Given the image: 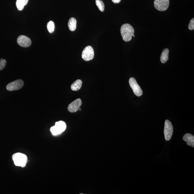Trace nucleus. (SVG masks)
<instances>
[{"label":"nucleus","instance_id":"4468645a","mask_svg":"<svg viewBox=\"0 0 194 194\" xmlns=\"http://www.w3.org/2000/svg\"><path fill=\"white\" fill-rule=\"evenodd\" d=\"M77 21L75 18H71L68 23V26L70 30L72 31H74L76 28Z\"/></svg>","mask_w":194,"mask_h":194},{"label":"nucleus","instance_id":"f3484780","mask_svg":"<svg viewBox=\"0 0 194 194\" xmlns=\"http://www.w3.org/2000/svg\"><path fill=\"white\" fill-rule=\"evenodd\" d=\"M47 28L49 32L50 33H53L55 29V25L54 22L52 21H49L47 24Z\"/></svg>","mask_w":194,"mask_h":194},{"label":"nucleus","instance_id":"4be33fe9","mask_svg":"<svg viewBox=\"0 0 194 194\" xmlns=\"http://www.w3.org/2000/svg\"><path fill=\"white\" fill-rule=\"evenodd\" d=\"M134 36H134V35H132V37H134Z\"/></svg>","mask_w":194,"mask_h":194},{"label":"nucleus","instance_id":"9d476101","mask_svg":"<svg viewBox=\"0 0 194 194\" xmlns=\"http://www.w3.org/2000/svg\"><path fill=\"white\" fill-rule=\"evenodd\" d=\"M82 104V102L80 98L75 100L68 106V110L71 113H75L78 111Z\"/></svg>","mask_w":194,"mask_h":194},{"label":"nucleus","instance_id":"f257e3e1","mask_svg":"<svg viewBox=\"0 0 194 194\" xmlns=\"http://www.w3.org/2000/svg\"><path fill=\"white\" fill-rule=\"evenodd\" d=\"M120 32L123 39L125 42L130 41L132 35H134V30L131 25L128 23L123 25L120 28Z\"/></svg>","mask_w":194,"mask_h":194},{"label":"nucleus","instance_id":"dca6fc26","mask_svg":"<svg viewBox=\"0 0 194 194\" xmlns=\"http://www.w3.org/2000/svg\"><path fill=\"white\" fill-rule=\"evenodd\" d=\"M96 4L100 11L103 12L104 10V4L101 0H96Z\"/></svg>","mask_w":194,"mask_h":194},{"label":"nucleus","instance_id":"6ab92c4d","mask_svg":"<svg viewBox=\"0 0 194 194\" xmlns=\"http://www.w3.org/2000/svg\"><path fill=\"white\" fill-rule=\"evenodd\" d=\"M189 29L190 30H194V18H192L190 21L189 24L188 25Z\"/></svg>","mask_w":194,"mask_h":194},{"label":"nucleus","instance_id":"ddd939ff","mask_svg":"<svg viewBox=\"0 0 194 194\" xmlns=\"http://www.w3.org/2000/svg\"><path fill=\"white\" fill-rule=\"evenodd\" d=\"M82 83V81L81 80H77L71 85V89L74 91H78L81 88Z\"/></svg>","mask_w":194,"mask_h":194},{"label":"nucleus","instance_id":"6e6552de","mask_svg":"<svg viewBox=\"0 0 194 194\" xmlns=\"http://www.w3.org/2000/svg\"><path fill=\"white\" fill-rule=\"evenodd\" d=\"M23 85L24 82L22 80H16L8 83L6 86V89L9 91L19 90L23 87Z\"/></svg>","mask_w":194,"mask_h":194},{"label":"nucleus","instance_id":"a211bd4d","mask_svg":"<svg viewBox=\"0 0 194 194\" xmlns=\"http://www.w3.org/2000/svg\"><path fill=\"white\" fill-rule=\"evenodd\" d=\"M6 61L1 58L0 60V70H1L5 67L6 64Z\"/></svg>","mask_w":194,"mask_h":194},{"label":"nucleus","instance_id":"0eeeda50","mask_svg":"<svg viewBox=\"0 0 194 194\" xmlns=\"http://www.w3.org/2000/svg\"><path fill=\"white\" fill-rule=\"evenodd\" d=\"M129 84L131 88L133 90L134 94L137 96H140L142 95V90L134 78L131 77L129 79Z\"/></svg>","mask_w":194,"mask_h":194},{"label":"nucleus","instance_id":"7ed1b4c3","mask_svg":"<svg viewBox=\"0 0 194 194\" xmlns=\"http://www.w3.org/2000/svg\"><path fill=\"white\" fill-rule=\"evenodd\" d=\"M66 125L65 123L62 121L55 123V125L51 128L50 131L54 136L58 135L65 131Z\"/></svg>","mask_w":194,"mask_h":194},{"label":"nucleus","instance_id":"9b49d317","mask_svg":"<svg viewBox=\"0 0 194 194\" xmlns=\"http://www.w3.org/2000/svg\"><path fill=\"white\" fill-rule=\"evenodd\" d=\"M183 140L187 142V145L194 147V137L190 133L185 134L183 137Z\"/></svg>","mask_w":194,"mask_h":194},{"label":"nucleus","instance_id":"f8f14e48","mask_svg":"<svg viewBox=\"0 0 194 194\" xmlns=\"http://www.w3.org/2000/svg\"><path fill=\"white\" fill-rule=\"evenodd\" d=\"M169 51L167 48L163 50L160 56V61L162 63H165L169 59Z\"/></svg>","mask_w":194,"mask_h":194},{"label":"nucleus","instance_id":"2eb2a0df","mask_svg":"<svg viewBox=\"0 0 194 194\" xmlns=\"http://www.w3.org/2000/svg\"><path fill=\"white\" fill-rule=\"evenodd\" d=\"M29 0H17L16 5L19 11H22L24 6L26 5Z\"/></svg>","mask_w":194,"mask_h":194},{"label":"nucleus","instance_id":"f03ea898","mask_svg":"<svg viewBox=\"0 0 194 194\" xmlns=\"http://www.w3.org/2000/svg\"><path fill=\"white\" fill-rule=\"evenodd\" d=\"M15 166L24 167L28 162V158L25 155L21 153H17L12 156Z\"/></svg>","mask_w":194,"mask_h":194},{"label":"nucleus","instance_id":"20e7f679","mask_svg":"<svg viewBox=\"0 0 194 194\" xmlns=\"http://www.w3.org/2000/svg\"><path fill=\"white\" fill-rule=\"evenodd\" d=\"M173 128L171 123L168 120H166L165 122L164 134L165 138L167 141H169L173 135Z\"/></svg>","mask_w":194,"mask_h":194},{"label":"nucleus","instance_id":"aec40b11","mask_svg":"<svg viewBox=\"0 0 194 194\" xmlns=\"http://www.w3.org/2000/svg\"><path fill=\"white\" fill-rule=\"evenodd\" d=\"M112 1L114 3L117 4V3H120L121 0H112Z\"/></svg>","mask_w":194,"mask_h":194},{"label":"nucleus","instance_id":"39448f33","mask_svg":"<svg viewBox=\"0 0 194 194\" xmlns=\"http://www.w3.org/2000/svg\"><path fill=\"white\" fill-rule=\"evenodd\" d=\"M94 56V50L91 46H88L83 49L82 57L84 61H88L92 60Z\"/></svg>","mask_w":194,"mask_h":194},{"label":"nucleus","instance_id":"423d86ee","mask_svg":"<svg viewBox=\"0 0 194 194\" xmlns=\"http://www.w3.org/2000/svg\"><path fill=\"white\" fill-rule=\"evenodd\" d=\"M169 5V0H155L154 7L158 11H164L168 9Z\"/></svg>","mask_w":194,"mask_h":194},{"label":"nucleus","instance_id":"412c9836","mask_svg":"<svg viewBox=\"0 0 194 194\" xmlns=\"http://www.w3.org/2000/svg\"><path fill=\"white\" fill-rule=\"evenodd\" d=\"M79 110V111H81V109L80 108H79V110Z\"/></svg>","mask_w":194,"mask_h":194},{"label":"nucleus","instance_id":"1a4fd4ad","mask_svg":"<svg viewBox=\"0 0 194 194\" xmlns=\"http://www.w3.org/2000/svg\"><path fill=\"white\" fill-rule=\"evenodd\" d=\"M17 42L22 47H29L31 44V41L29 37L24 35H20L18 37Z\"/></svg>","mask_w":194,"mask_h":194}]
</instances>
